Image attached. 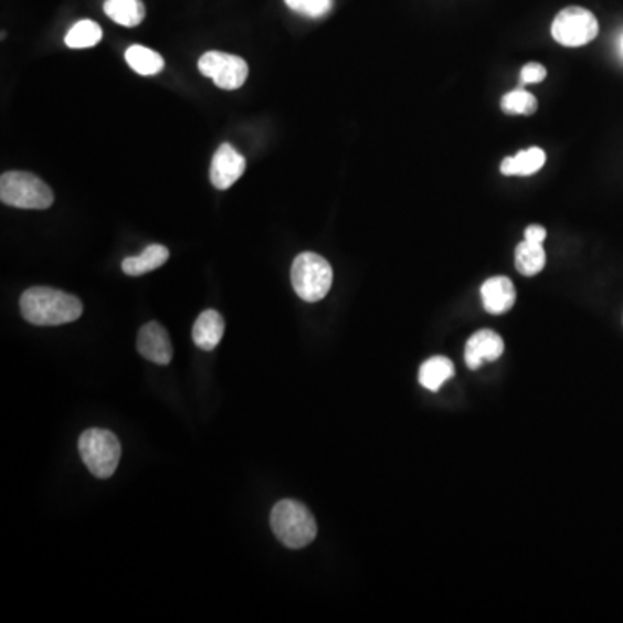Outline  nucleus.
I'll return each mask as SVG.
<instances>
[{
    "label": "nucleus",
    "mask_w": 623,
    "mask_h": 623,
    "mask_svg": "<svg viewBox=\"0 0 623 623\" xmlns=\"http://www.w3.org/2000/svg\"><path fill=\"white\" fill-rule=\"evenodd\" d=\"M137 350L149 362L160 363V366L172 362V341L160 323H148L140 328L137 335Z\"/></svg>",
    "instance_id": "nucleus-9"
},
{
    "label": "nucleus",
    "mask_w": 623,
    "mask_h": 623,
    "mask_svg": "<svg viewBox=\"0 0 623 623\" xmlns=\"http://www.w3.org/2000/svg\"><path fill=\"white\" fill-rule=\"evenodd\" d=\"M224 331V317L220 316L217 310H204L201 312V316L198 317L197 323L192 326V340L204 352H212V350L219 347Z\"/></svg>",
    "instance_id": "nucleus-12"
},
{
    "label": "nucleus",
    "mask_w": 623,
    "mask_h": 623,
    "mask_svg": "<svg viewBox=\"0 0 623 623\" xmlns=\"http://www.w3.org/2000/svg\"><path fill=\"white\" fill-rule=\"evenodd\" d=\"M104 12L109 20L122 24V27H128V29L142 23L146 18V8L142 0H106Z\"/></svg>",
    "instance_id": "nucleus-15"
},
{
    "label": "nucleus",
    "mask_w": 623,
    "mask_h": 623,
    "mask_svg": "<svg viewBox=\"0 0 623 623\" xmlns=\"http://www.w3.org/2000/svg\"><path fill=\"white\" fill-rule=\"evenodd\" d=\"M125 60H127L128 66H130L134 72L145 76L156 75V73H160L165 66L163 57H161L158 52L145 47V45H133V47H128L127 52H125Z\"/></svg>",
    "instance_id": "nucleus-18"
},
{
    "label": "nucleus",
    "mask_w": 623,
    "mask_h": 623,
    "mask_svg": "<svg viewBox=\"0 0 623 623\" xmlns=\"http://www.w3.org/2000/svg\"><path fill=\"white\" fill-rule=\"evenodd\" d=\"M515 262L519 274L527 277L537 276L546 267V252L542 244L521 241L516 246Z\"/></svg>",
    "instance_id": "nucleus-17"
},
{
    "label": "nucleus",
    "mask_w": 623,
    "mask_h": 623,
    "mask_svg": "<svg viewBox=\"0 0 623 623\" xmlns=\"http://www.w3.org/2000/svg\"><path fill=\"white\" fill-rule=\"evenodd\" d=\"M101 39H103V30L99 24L96 21L82 20L73 24L64 42L70 49H88L99 44Z\"/></svg>",
    "instance_id": "nucleus-19"
},
{
    "label": "nucleus",
    "mask_w": 623,
    "mask_h": 623,
    "mask_svg": "<svg viewBox=\"0 0 623 623\" xmlns=\"http://www.w3.org/2000/svg\"><path fill=\"white\" fill-rule=\"evenodd\" d=\"M198 68L201 75L212 78L217 87L224 88V91H236L243 87L250 72L249 64L243 57L219 51L204 52L198 61Z\"/></svg>",
    "instance_id": "nucleus-7"
},
{
    "label": "nucleus",
    "mask_w": 623,
    "mask_h": 623,
    "mask_svg": "<svg viewBox=\"0 0 623 623\" xmlns=\"http://www.w3.org/2000/svg\"><path fill=\"white\" fill-rule=\"evenodd\" d=\"M620 45H622V52H623V36H622V44H620Z\"/></svg>",
    "instance_id": "nucleus-24"
},
{
    "label": "nucleus",
    "mask_w": 623,
    "mask_h": 623,
    "mask_svg": "<svg viewBox=\"0 0 623 623\" xmlns=\"http://www.w3.org/2000/svg\"><path fill=\"white\" fill-rule=\"evenodd\" d=\"M0 201L21 210H45L54 203V192L33 173L6 172L0 177Z\"/></svg>",
    "instance_id": "nucleus-3"
},
{
    "label": "nucleus",
    "mask_w": 623,
    "mask_h": 623,
    "mask_svg": "<svg viewBox=\"0 0 623 623\" xmlns=\"http://www.w3.org/2000/svg\"><path fill=\"white\" fill-rule=\"evenodd\" d=\"M20 308L24 319L35 326H63L81 319L84 312L76 296L45 286L27 289L21 295Z\"/></svg>",
    "instance_id": "nucleus-1"
},
{
    "label": "nucleus",
    "mask_w": 623,
    "mask_h": 623,
    "mask_svg": "<svg viewBox=\"0 0 623 623\" xmlns=\"http://www.w3.org/2000/svg\"><path fill=\"white\" fill-rule=\"evenodd\" d=\"M168 256H170V252H168L167 246H163V244H151L140 255L125 258L122 262V271L127 276H145L148 272L156 271V268L167 264Z\"/></svg>",
    "instance_id": "nucleus-13"
},
{
    "label": "nucleus",
    "mask_w": 623,
    "mask_h": 623,
    "mask_svg": "<svg viewBox=\"0 0 623 623\" xmlns=\"http://www.w3.org/2000/svg\"><path fill=\"white\" fill-rule=\"evenodd\" d=\"M274 536L289 549L307 548L317 536L316 518L298 500L284 499L271 513Z\"/></svg>",
    "instance_id": "nucleus-2"
},
{
    "label": "nucleus",
    "mask_w": 623,
    "mask_h": 623,
    "mask_svg": "<svg viewBox=\"0 0 623 623\" xmlns=\"http://www.w3.org/2000/svg\"><path fill=\"white\" fill-rule=\"evenodd\" d=\"M78 451L88 472L96 478L106 479L116 472L122 457V445L118 436L109 430L91 427L82 433Z\"/></svg>",
    "instance_id": "nucleus-4"
},
{
    "label": "nucleus",
    "mask_w": 623,
    "mask_h": 623,
    "mask_svg": "<svg viewBox=\"0 0 623 623\" xmlns=\"http://www.w3.org/2000/svg\"><path fill=\"white\" fill-rule=\"evenodd\" d=\"M485 310L494 316H500L511 310L516 302L515 284L509 277L497 276L485 281L479 289Z\"/></svg>",
    "instance_id": "nucleus-11"
},
{
    "label": "nucleus",
    "mask_w": 623,
    "mask_h": 623,
    "mask_svg": "<svg viewBox=\"0 0 623 623\" xmlns=\"http://www.w3.org/2000/svg\"><path fill=\"white\" fill-rule=\"evenodd\" d=\"M552 39L564 47H582L594 41L600 33V23L588 9L571 6L558 12L552 21Z\"/></svg>",
    "instance_id": "nucleus-6"
},
{
    "label": "nucleus",
    "mask_w": 623,
    "mask_h": 623,
    "mask_svg": "<svg viewBox=\"0 0 623 623\" xmlns=\"http://www.w3.org/2000/svg\"><path fill=\"white\" fill-rule=\"evenodd\" d=\"M504 353V341L496 331L490 329H482L467 340L464 348V360L467 368L479 369L484 362H494Z\"/></svg>",
    "instance_id": "nucleus-10"
},
{
    "label": "nucleus",
    "mask_w": 623,
    "mask_h": 623,
    "mask_svg": "<svg viewBox=\"0 0 623 623\" xmlns=\"http://www.w3.org/2000/svg\"><path fill=\"white\" fill-rule=\"evenodd\" d=\"M293 11L300 12L305 17L319 18L331 11V0H284Z\"/></svg>",
    "instance_id": "nucleus-21"
},
{
    "label": "nucleus",
    "mask_w": 623,
    "mask_h": 623,
    "mask_svg": "<svg viewBox=\"0 0 623 623\" xmlns=\"http://www.w3.org/2000/svg\"><path fill=\"white\" fill-rule=\"evenodd\" d=\"M546 163V152L540 148L525 149L518 155L509 156L500 163V172L504 176L528 177L539 172Z\"/></svg>",
    "instance_id": "nucleus-14"
},
{
    "label": "nucleus",
    "mask_w": 623,
    "mask_h": 623,
    "mask_svg": "<svg viewBox=\"0 0 623 623\" xmlns=\"http://www.w3.org/2000/svg\"><path fill=\"white\" fill-rule=\"evenodd\" d=\"M546 236H548V231H546L542 225H530V228H527V231H525V240L531 241V243L542 244Z\"/></svg>",
    "instance_id": "nucleus-23"
},
{
    "label": "nucleus",
    "mask_w": 623,
    "mask_h": 623,
    "mask_svg": "<svg viewBox=\"0 0 623 623\" xmlns=\"http://www.w3.org/2000/svg\"><path fill=\"white\" fill-rule=\"evenodd\" d=\"M456 374L454 363L447 357L436 356L427 359L420 369V383L430 392H439L445 381Z\"/></svg>",
    "instance_id": "nucleus-16"
},
{
    "label": "nucleus",
    "mask_w": 623,
    "mask_h": 623,
    "mask_svg": "<svg viewBox=\"0 0 623 623\" xmlns=\"http://www.w3.org/2000/svg\"><path fill=\"white\" fill-rule=\"evenodd\" d=\"M500 108L508 115H534L537 112V99L524 88H516L503 97Z\"/></svg>",
    "instance_id": "nucleus-20"
},
{
    "label": "nucleus",
    "mask_w": 623,
    "mask_h": 623,
    "mask_svg": "<svg viewBox=\"0 0 623 623\" xmlns=\"http://www.w3.org/2000/svg\"><path fill=\"white\" fill-rule=\"evenodd\" d=\"M292 284L302 300H323L332 284V268L328 260L317 253L305 252L296 256L292 265Z\"/></svg>",
    "instance_id": "nucleus-5"
},
{
    "label": "nucleus",
    "mask_w": 623,
    "mask_h": 623,
    "mask_svg": "<svg viewBox=\"0 0 623 623\" xmlns=\"http://www.w3.org/2000/svg\"><path fill=\"white\" fill-rule=\"evenodd\" d=\"M521 84H539L542 82L546 76H548V72L543 68L542 64L539 63H528L527 66H524L521 70Z\"/></svg>",
    "instance_id": "nucleus-22"
},
{
    "label": "nucleus",
    "mask_w": 623,
    "mask_h": 623,
    "mask_svg": "<svg viewBox=\"0 0 623 623\" xmlns=\"http://www.w3.org/2000/svg\"><path fill=\"white\" fill-rule=\"evenodd\" d=\"M244 170H246L244 156L225 142L213 155L210 180H212L213 188L225 191L236 184L237 180L243 177Z\"/></svg>",
    "instance_id": "nucleus-8"
}]
</instances>
